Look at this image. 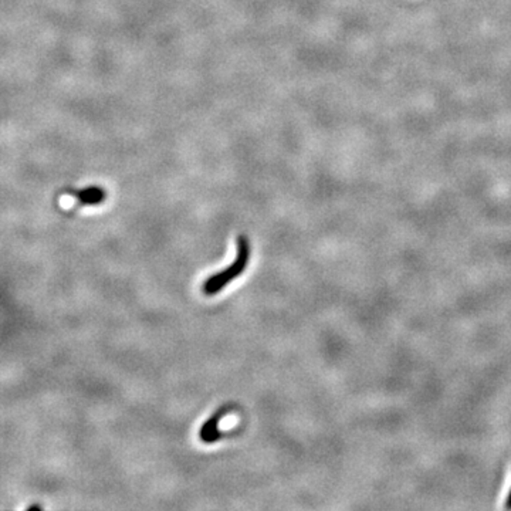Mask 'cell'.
<instances>
[{
    "label": "cell",
    "instance_id": "7a4b0ae2",
    "mask_svg": "<svg viewBox=\"0 0 511 511\" xmlns=\"http://www.w3.org/2000/svg\"><path fill=\"white\" fill-rule=\"evenodd\" d=\"M229 412V409L226 406L220 408L218 412H215L201 427L199 430V439L206 443V444H210V443H215L218 442L223 433L219 430V423H220V419Z\"/></svg>",
    "mask_w": 511,
    "mask_h": 511
},
{
    "label": "cell",
    "instance_id": "6da1fadb",
    "mask_svg": "<svg viewBox=\"0 0 511 511\" xmlns=\"http://www.w3.org/2000/svg\"><path fill=\"white\" fill-rule=\"evenodd\" d=\"M236 247H237V252H236V257H235L233 263L228 269L213 274L203 283L205 294H208V296L218 294L230 281H233L236 277H239L245 271V269L247 267V263H249V257H250V246H249L246 236H243V235L237 236Z\"/></svg>",
    "mask_w": 511,
    "mask_h": 511
},
{
    "label": "cell",
    "instance_id": "277c9868",
    "mask_svg": "<svg viewBox=\"0 0 511 511\" xmlns=\"http://www.w3.org/2000/svg\"><path fill=\"white\" fill-rule=\"evenodd\" d=\"M504 507H505V508H511V490H510V493H508V495H507V498H505Z\"/></svg>",
    "mask_w": 511,
    "mask_h": 511
},
{
    "label": "cell",
    "instance_id": "3957f363",
    "mask_svg": "<svg viewBox=\"0 0 511 511\" xmlns=\"http://www.w3.org/2000/svg\"><path fill=\"white\" fill-rule=\"evenodd\" d=\"M69 195L74 196L80 205L97 206L106 201L107 192L100 186H89L79 191H69Z\"/></svg>",
    "mask_w": 511,
    "mask_h": 511
}]
</instances>
